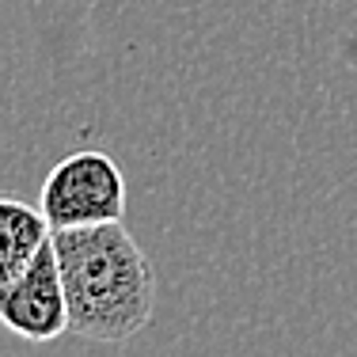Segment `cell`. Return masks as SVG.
I'll list each match as a JSON object with an SVG mask.
<instances>
[{
    "label": "cell",
    "instance_id": "1",
    "mask_svg": "<svg viewBox=\"0 0 357 357\" xmlns=\"http://www.w3.org/2000/svg\"><path fill=\"white\" fill-rule=\"evenodd\" d=\"M69 331L88 342H130L152 323L156 274L149 255L122 220L54 232Z\"/></svg>",
    "mask_w": 357,
    "mask_h": 357
},
{
    "label": "cell",
    "instance_id": "4",
    "mask_svg": "<svg viewBox=\"0 0 357 357\" xmlns=\"http://www.w3.org/2000/svg\"><path fill=\"white\" fill-rule=\"evenodd\" d=\"M50 225L42 206L0 194V285L27 270V262L50 243Z\"/></svg>",
    "mask_w": 357,
    "mask_h": 357
},
{
    "label": "cell",
    "instance_id": "2",
    "mask_svg": "<svg viewBox=\"0 0 357 357\" xmlns=\"http://www.w3.org/2000/svg\"><path fill=\"white\" fill-rule=\"evenodd\" d=\"M50 232L126 217V175L107 152L84 149L54 164L38 194Z\"/></svg>",
    "mask_w": 357,
    "mask_h": 357
},
{
    "label": "cell",
    "instance_id": "3",
    "mask_svg": "<svg viewBox=\"0 0 357 357\" xmlns=\"http://www.w3.org/2000/svg\"><path fill=\"white\" fill-rule=\"evenodd\" d=\"M0 323L27 342H54L69 331V301L57 270L54 236L23 274L0 285Z\"/></svg>",
    "mask_w": 357,
    "mask_h": 357
}]
</instances>
